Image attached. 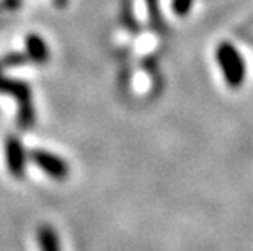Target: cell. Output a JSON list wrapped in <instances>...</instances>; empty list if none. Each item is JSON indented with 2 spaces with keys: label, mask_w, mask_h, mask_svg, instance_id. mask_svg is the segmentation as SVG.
Instances as JSON below:
<instances>
[{
  "label": "cell",
  "mask_w": 253,
  "mask_h": 251,
  "mask_svg": "<svg viewBox=\"0 0 253 251\" xmlns=\"http://www.w3.org/2000/svg\"><path fill=\"white\" fill-rule=\"evenodd\" d=\"M0 66V93L13 97L17 101V126L21 131H30L36 122V111L33 105L31 87L25 80H17L3 75Z\"/></svg>",
  "instance_id": "6da1fadb"
},
{
  "label": "cell",
  "mask_w": 253,
  "mask_h": 251,
  "mask_svg": "<svg viewBox=\"0 0 253 251\" xmlns=\"http://www.w3.org/2000/svg\"><path fill=\"white\" fill-rule=\"evenodd\" d=\"M216 61L219 64L220 71L224 73L225 83L230 88H239L245 82L247 67L244 57L237 51V47L230 42L224 41L216 47Z\"/></svg>",
  "instance_id": "7a4b0ae2"
},
{
  "label": "cell",
  "mask_w": 253,
  "mask_h": 251,
  "mask_svg": "<svg viewBox=\"0 0 253 251\" xmlns=\"http://www.w3.org/2000/svg\"><path fill=\"white\" fill-rule=\"evenodd\" d=\"M28 158L52 179L62 181L69 176V163L66 158L59 157L54 152L44 150V148H33L28 152Z\"/></svg>",
  "instance_id": "3957f363"
},
{
  "label": "cell",
  "mask_w": 253,
  "mask_h": 251,
  "mask_svg": "<svg viewBox=\"0 0 253 251\" xmlns=\"http://www.w3.org/2000/svg\"><path fill=\"white\" fill-rule=\"evenodd\" d=\"M3 158L7 172L13 178H23L26 173V160H28V152L21 142V139L15 134L5 137L3 142Z\"/></svg>",
  "instance_id": "277c9868"
},
{
  "label": "cell",
  "mask_w": 253,
  "mask_h": 251,
  "mask_svg": "<svg viewBox=\"0 0 253 251\" xmlns=\"http://www.w3.org/2000/svg\"><path fill=\"white\" fill-rule=\"evenodd\" d=\"M26 56H28L30 62L38 64V66H42L49 61V49L40 35L30 33L26 36Z\"/></svg>",
  "instance_id": "5b68a950"
},
{
  "label": "cell",
  "mask_w": 253,
  "mask_h": 251,
  "mask_svg": "<svg viewBox=\"0 0 253 251\" xmlns=\"http://www.w3.org/2000/svg\"><path fill=\"white\" fill-rule=\"evenodd\" d=\"M36 240L40 251H62L61 240H59L56 228L49 223H42V225L38 227Z\"/></svg>",
  "instance_id": "8992f818"
},
{
  "label": "cell",
  "mask_w": 253,
  "mask_h": 251,
  "mask_svg": "<svg viewBox=\"0 0 253 251\" xmlns=\"http://www.w3.org/2000/svg\"><path fill=\"white\" fill-rule=\"evenodd\" d=\"M145 5H147L150 26H152L155 31H164L165 21H164L162 12H160V2L159 0H145Z\"/></svg>",
  "instance_id": "52a82bcc"
},
{
  "label": "cell",
  "mask_w": 253,
  "mask_h": 251,
  "mask_svg": "<svg viewBox=\"0 0 253 251\" xmlns=\"http://www.w3.org/2000/svg\"><path fill=\"white\" fill-rule=\"evenodd\" d=\"M30 62V59L23 52H10V54L3 56L0 59V66L3 69H8V67H21V66H26Z\"/></svg>",
  "instance_id": "ba28073f"
},
{
  "label": "cell",
  "mask_w": 253,
  "mask_h": 251,
  "mask_svg": "<svg viewBox=\"0 0 253 251\" xmlns=\"http://www.w3.org/2000/svg\"><path fill=\"white\" fill-rule=\"evenodd\" d=\"M195 0H173V10L178 17H186L190 13Z\"/></svg>",
  "instance_id": "9c48e42d"
},
{
  "label": "cell",
  "mask_w": 253,
  "mask_h": 251,
  "mask_svg": "<svg viewBox=\"0 0 253 251\" xmlns=\"http://www.w3.org/2000/svg\"><path fill=\"white\" fill-rule=\"evenodd\" d=\"M123 18H125V25L127 26L129 30H131V31H137V21H136V18H134V13H132L131 8L127 10L125 7V10H123Z\"/></svg>",
  "instance_id": "30bf717a"
},
{
  "label": "cell",
  "mask_w": 253,
  "mask_h": 251,
  "mask_svg": "<svg viewBox=\"0 0 253 251\" xmlns=\"http://www.w3.org/2000/svg\"><path fill=\"white\" fill-rule=\"evenodd\" d=\"M21 3V0H2L0 3V8H7V10H15L18 8Z\"/></svg>",
  "instance_id": "8fae6325"
},
{
  "label": "cell",
  "mask_w": 253,
  "mask_h": 251,
  "mask_svg": "<svg viewBox=\"0 0 253 251\" xmlns=\"http://www.w3.org/2000/svg\"><path fill=\"white\" fill-rule=\"evenodd\" d=\"M54 3H56V7L62 8V7H66V5H67V0H54Z\"/></svg>",
  "instance_id": "7c38bea8"
}]
</instances>
